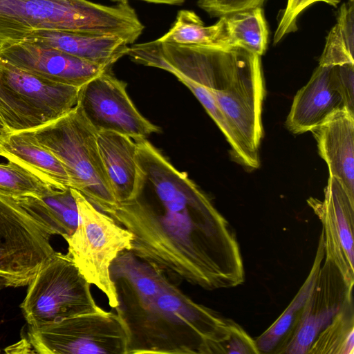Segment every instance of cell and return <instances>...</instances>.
I'll return each instance as SVG.
<instances>
[{
  "label": "cell",
  "mask_w": 354,
  "mask_h": 354,
  "mask_svg": "<svg viewBox=\"0 0 354 354\" xmlns=\"http://www.w3.org/2000/svg\"><path fill=\"white\" fill-rule=\"evenodd\" d=\"M21 308L29 328L101 309L71 255L57 252L28 284Z\"/></svg>",
  "instance_id": "52a82bcc"
},
{
  "label": "cell",
  "mask_w": 354,
  "mask_h": 354,
  "mask_svg": "<svg viewBox=\"0 0 354 354\" xmlns=\"http://www.w3.org/2000/svg\"><path fill=\"white\" fill-rule=\"evenodd\" d=\"M230 48H241L263 55L268 46L269 30L262 7L225 16Z\"/></svg>",
  "instance_id": "cb8c5ba5"
},
{
  "label": "cell",
  "mask_w": 354,
  "mask_h": 354,
  "mask_svg": "<svg viewBox=\"0 0 354 354\" xmlns=\"http://www.w3.org/2000/svg\"><path fill=\"white\" fill-rule=\"evenodd\" d=\"M142 29L129 2L106 6L88 0H0V46L23 41L39 30L111 35L132 44Z\"/></svg>",
  "instance_id": "3957f363"
},
{
  "label": "cell",
  "mask_w": 354,
  "mask_h": 354,
  "mask_svg": "<svg viewBox=\"0 0 354 354\" xmlns=\"http://www.w3.org/2000/svg\"><path fill=\"white\" fill-rule=\"evenodd\" d=\"M353 299L335 317L313 343L308 353L353 354Z\"/></svg>",
  "instance_id": "484cf974"
},
{
  "label": "cell",
  "mask_w": 354,
  "mask_h": 354,
  "mask_svg": "<svg viewBox=\"0 0 354 354\" xmlns=\"http://www.w3.org/2000/svg\"><path fill=\"white\" fill-rule=\"evenodd\" d=\"M52 235L70 236L78 224V209L71 187L53 188L46 194L15 198Z\"/></svg>",
  "instance_id": "44dd1931"
},
{
  "label": "cell",
  "mask_w": 354,
  "mask_h": 354,
  "mask_svg": "<svg viewBox=\"0 0 354 354\" xmlns=\"http://www.w3.org/2000/svg\"><path fill=\"white\" fill-rule=\"evenodd\" d=\"M97 142L117 203L128 200L138 181L136 142L127 136L105 131L97 133Z\"/></svg>",
  "instance_id": "ffe728a7"
},
{
  "label": "cell",
  "mask_w": 354,
  "mask_h": 354,
  "mask_svg": "<svg viewBox=\"0 0 354 354\" xmlns=\"http://www.w3.org/2000/svg\"><path fill=\"white\" fill-rule=\"evenodd\" d=\"M5 84L24 102L41 125L56 120L73 109L80 87L35 75L1 59Z\"/></svg>",
  "instance_id": "5bb4252c"
},
{
  "label": "cell",
  "mask_w": 354,
  "mask_h": 354,
  "mask_svg": "<svg viewBox=\"0 0 354 354\" xmlns=\"http://www.w3.org/2000/svg\"><path fill=\"white\" fill-rule=\"evenodd\" d=\"M111 1H113L116 3H124V2H128V0H111Z\"/></svg>",
  "instance_id": "e575fe53"
},
{
  "label": "cell",
  "mask_w": 354,
  "mask_h": 354,
  "mask_svg": "<svg viewBox=\"0 0 354 354\" xmlns=\"http://www.w3.org/2000/svg\"><path fill=\"white\" fill-rule=\"evenodd\" d=\"M259 354L255 339L237 323L231 319L227 337L221 342L216 349V354Z\"/></svg>",
  "instance_id": "f546056e"
},
{
  "label": "cell",
  "mask_w": 354,
  "mask_h": 354,
  "mask_svg": "<svg viewBox=\"0 0 354 354\" xmlns=\"http://www.w3.org/2000/svg\"><path fill=\"white\" fill-rule=\"evenodd\" d=\"M266 0H198L197 5L212 17H221L236 12L262 7Z\"/></svg>",
  "instance_id": "4dcf8cb0"
},
{
  "label": "cell",
  "mask_w": 354,
  "mask_h": 354,
  "mask_svg": "<svg viewBox=\"0 0 354 354\" xmlns=\"http://www.w3.org/2000/svg\"><path fill=\"white\" fill-rule=\"evenodd\" d=\"M308 205L322 225L325 259L338 270L346 285L354 282V198L342 184L329 176L323 200L309 198Z\"/></svg>",
  "instance_id": "7c38bea8"
},
{
  "label": "cell",
  "mask_w": 354,
  "mask_h": 354,
  "mask_svg": "<svg viewBox=\"0 0 354 354\" xmlns=\"http://www.w3.org/2000/svg\"><path fill=\"white\" fill-rule=\"evenodd\" d=\"M310 131L329 176L335 178L354 198V113L346 107L337 109Z\"/></svg>",
  "instance_id": "9a60e30c"
},
{
  "label": "cell",
  "mask_w": 354,
  "mask_h": 354,
  "mask_svg": "<svg viewBox=\"0 0 354 354\" xmlns=\"http://www.w3.org/2000/svg\"><path fill=\"white\" fill-rule=\"evenodd\" d=\"M107 69L80 87L77 106L97 133L113 131L134 141L147 140L159 127L138 111L126 90V84Z\"/></svg>",
  "instance_id": "30bf717a"
},
{
  "label": "cell",
  "mask_w": 354,
  "mask_h": 354,
  "mask_svg": "<svg viewBox=\"0 0 354 354\" xmlns=\"http://www.w3.org/2000/svg\"><path fill=\"white\" fill-rule=\"evenodd\" d=\"M127 354H214L230 319L196 303L171 281L149 301L118 306Z\"/></svg>",
  "instance_id": "7a4b0ae2"
},
{
  "label": "cell",
  "mask_w": 354,
  "mask_h": 354,
  "mask_svg": "<svg viewBox=\"0 0 354 354\" xmlns=\"http://www.w3.org/2000/svg\"><path fill=\"white\" fill-rule=\"evenodd\" d=\"M23 41L51 47L106 68L127 55L129 48L118 36L75 31L39 30Z\"/></svg>",
  "instance_id": "e0dca14e"
},
{
  "label": "cell",
  "mask_w": 354,
  "mask_h": 354,
  "mask_svg": "<svg viewBox=\"0 0 354 354\" xmlns=\"http://www.w3.org/2000/svg\"><path fill=\"white\" fill-rule=\"evenodd\" d=\"M158 39L176 44L231 48L225 16L207 26L196 13L188 10H179L171 28Z\"/></svg>",
  "instance_id": "603a6c76"
},
{
  "label": "cell",
  "mask_w": 354,
  "mask_h": 354,
  "mask_svg": "<svg viewBox=\"0 0 354 354\" xmlns=\"http://www.w3.org/2000/svg\"><path fill=\"white\" fill-rule=\"evenodd\" d=\"M211 93L243 151L245 166L257 169L265 95L261 56L241 48H216Z\"/></svg>",
  "instance_id": "277c9868"
},
{
  "label": "cell",
  "mask_w": 354,
  "mask_h": 354,
  "mask_svg": "<svg viewBox=\"0 0 354 354\" xmlns=\"http://www.w3.org/2000/svg\"><path fill=\"white\" fill-rule=\"evenodd\" d=\"M316 2H324L337 8L340 0H287L286 8L282 10L275 30L273 43L277 44L286 35L297 30L299 16L308 7Z\"/></svg>",
  "instance_id": "f1b7e54d"
},
{
  "label": "cell",
  "mask_w": 354,
  "mask_h": 354,
  "mask_svg": "<svg viewBox=\"0 0 354 354\" xmlns=\"http://www.w3.org/2000/svg\"><path fill=\"white\" fill-rule=\"evenodd\" d=\"M337 268L325 259L294 327L273 353L306 354L319 334L353 299Z\"/></svg>",
  "instance_id": "8fae6325"
},
{
  "label": "cell",
  "mask_w": 354,
  "mask_h": 354,
  "mask_svg": "<svg viewBox=\"0 0 354 354\" xmlns=\"http://www.w3.org/2000/svg\"><path fill=\"white\" fill-rule=\"evenodd\" d=\"M53 187L21 166L8 161L0 163V194L18 198L47 194Z\"/></svg>",
  "instance_id": "4316f807"
},
{
  "label": "cell",
  "mask_w": 354,
  "mask_h": 354,
  "mask_svg": "<svg viewBox=\"0 0 354 354\" xmlns=\"http://www.w3.org/2000/svg\"><path fill=\"white\" fill-rule=\"evenodd\" d=\"M0 119L7 131L31 129L41 125L24 102L3 82L0 59Z\"/></svg>",
  "instance_id": "83f0119b"
},
{
  "label": "cell",
  "mask_w": 354,
  "mask_h": 354,
  "mask_svg": "<svg viewBox=\"0 0 354 354\" xmlns=\"http://www.w3.org/2000/svg\"><path fill=\"white\" fill-rule=\"evenodd\" d=\"M138 181L111 216L133 235L131 250L163 271L207 290L243 283L236 232L210 198L147 140L137 141Z\"/></svg>",
  "instance_id": "6da1fadb"
},
{
  "label": "cell",
  "mask_w": 354,
  "mask_h": 354,
  "mask_svg": "<svg viewBox=\"0 0 354 354\" xmlns=\"http://www.w3.org/2000/svg\"><path fill=\"white\" fill-rule=\"evenodd\" d=\"M332 75L346 107L354 113V64L333 66Z\"/></svg>",
  "instance_id": "1f68e13d"
},
{
  "label": "cell",
  "mask_w": 354,
  "mask_h": 354,
  "mask_svg": "<svg viewBox=\"0 0 354 354\" xmlns=\"http://www.w3.org/2000/svg\"><path fill=\"white\" fill-rule=\"evenodd\" d=\"M0 156L21 166L53 187H70L62 162L29 129L0 133Z\"/></svg>",
  "instance_id": "d6986e66"
},
{
  "label": "cell",
  "mask_w": 354,
  "mask_h": 354,
  "mask_svg": "<svg viewBox=\"0 0 354 354\" xmlns=\"http://www.w3.org/2000/svg\"><path fill=\"white\" fill-rule=\"evenodd\" d=\"M78 209L75 232L64 239L81 274L106 297L112 308L118 305V295L109 268L124 250H130L132 234L110 215L95 207L79 191L71 188Z\"/></svg>",
  "instance_id": "8992f818"
},
{
  "label": "cell",
  "mask_w": 354,
  "mask_h": 354,
  "mask_svg": "<svg viewBox=\"0 0 354 354\" xmlns=\"http://www.w3.org/2000/svg\"><path fill=\"white\" fill-rule=\"evenodd\" d=\"M109 274L117 292L118 306L147 303L172 281L163 271L139 258L131 250L118 254L110 266Z\"/></svg>",
  "instance_id": "ac0fdd59"
},
{
  "label": "cell",
  "mask_w": 354,
  "mask_h": 354,
  "mask_svg": "<svg viewBox=\"0 0 354 354\" xmlns=\"http://www.w3.org/2000/svg\"><path fill=\"white\" fill-rule=\"evenodd\" d=\"M149 3H165L169 5H180L185 0H141Z\"/></svg>",
  "instance_id": "d6a6232c"
},
{
  "label": "cell",
  "mask_w": 354,
  "mask_h": 354,
  "mask_svg": "<svg viewBox=\"0 0 354 354\" xmlns=\"http://www.w3.org/2000/svg\"><path fill=\"white\" fill-rule=\"evenodd\" d=\"M354 0L339 9L337 22L329 32L319 61L320 66L354 64Z\"/></svg>",
  "instance_id": "d4e9b609"
},
{
  "label": "cell",
  "mask_w": 354,
  "mask_h": 354,
  "mask_svg": "<svg viewBox=\"0 0 354 354\" xmlns=\"http://www.w3.org/2000/svg\"><path fill=\"white\" fill-rule=\"evenodd\" d=\"M0 59L35 75L77 87L111 68L51 47L24 41L0 46Z\"/></svg>",
  "instance_id": "4fadbf2b"
},
{
  "label": "cell",
  "mask_w": 354,
  "mask_h": 354,
  "mask_svg": "<svg viewBox=\"0 0 354 354\" xmlns=\"http://www.w3.org/2000/svg\"><path fill=\"white\" fill-rule=\"evenodd\" d=\"M51 236L15 198L0 194V289L30 283L55 252Z\"/></svg>",
  "instance_id": "ba28073f"
},
{
  "label": "cell",
  "mask_w": 354,
  "mask_h": 354,
  "mask_svg": "<svg viewBox=\"0 0 354 354\" xmlns=\"http://www.w3.org/2000/svg\"><path fill=\"white\" fill-rule=\"evenodd\" d=\"M5 131H7L6 129L3 122L0 119V133H3V132H5Z\"/></svg>",
  "instance_id": "836d02e7"
},
{
  "label": "cell",
  "mask_w": 354,
  "mask_h": 354,
  "mask_svg": "<svg viewBox=\"0 0 354 354\" xmlns=\"http://www.w3.org/2000/svg\"><path fill=\"white\" fill-rule=\"evenodd\" d=\"M62 162L70 187L111 216L118 203L100 155L97 132L76 106L53 122L29 129Z\"/></svg>",
  "instance_id": "5b68a950"
},
{
  "label": "cell",
  "mask_w": 354,
  "mask_h": 354,
  "mask_svg": "<svg viewBox=\"0 0 354 354\" xmlns=\"http://www.w3.org/2000/svg\"><path fill=\"white\" fill-rule=\"evenodd\" d=\"M344 107L346 106L333 77L332 66L318 65L308 82L295 95L286 125L292 133L301 134Z\"/></svg>",
  "instance_id": "2e32d148"
},
{
  "label": "cell",
  "mask_w": 354,
  "mask_h": 354,
  "mask_svg": "<svg viewBox=\"0 0 354 354\" xmlns=\"http://www.w3.org/2000/svg\"><path fill=\"white\" fill-rule=\"evenodd\" d=\"M324 257L322 234L310 271L299 291L281 315L257 339L259 353H273L294 327L311 292Z\"/></svg>",
  "instance_id": "7402d4cb"
},
{
  "label": "cell",
  "mask_w": 354,
  "mask_h": 354,
  "mask_svg": "<svg viewBox=\"0 0 354 354\" xmlns=\"http://www.w3.org/2000/svg\"><path fill=\"white\" fill-rule=\"evenodd\" d=\"M28 336L41 354H127V335L120 318L102 308L29 328Z\"/></svg>",
  "instance_id": "9c48e42d"
}]
</instances>
